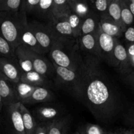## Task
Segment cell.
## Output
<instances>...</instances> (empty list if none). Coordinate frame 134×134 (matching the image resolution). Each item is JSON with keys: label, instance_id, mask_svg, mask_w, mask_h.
I'll list each match as a JSON object with an SVG mask.
<instances>
[{"label": "cell", "instance_id": "obj_1", "mask_svg": "<svg viewBox=\"0 0 134 134\" xmlns=\"http://www.w3.org/2000/svg\"><path fill=\"white\" fill-rule=\"evenodd\" d=\"M89 55L83 60L75 96L81 101L97 120L109 122L119 114L122 102L118 90L99 64Z\"/></svg>", "mask_w": 134, "mask_h": 134}, {"label": "cell", "instance_id": "obj_2", "mask_svg": "<svg viewBox=\"0 0 134 134\" xmlns=\"http://www.w3.org/2000/svg\"><path fill=\"white\" fill-rule=\"evenodd\" d=\"M75 42H63L56 41L54 43L49 55L53 64L68 69L78 71L83 63V58L78 51Z\"/></svg>", "mask_w": 134, "mask_h": 134}, {"label": "cell", "instance_id": "obj_3", "mask_svg": "<svg viewBox=\"0 0 134 134\" xmlns=\"http://www.w3.org/2000/svg\"><path fill=\"white\" fill-rule=\"evenodd\" d=\"M28 21L26 14L20 12L9 13L0 12V36L6 39L15 49L20 44L22 26Z\"/></svg>", "mask_w": 134, "mask_h": 134}, {"label": "cell", "instance_id": "obj_4", "mask_svg": "<svg viewBox=\"0 0 134 134\" xmlns=\"http://www.w3.org/2000/svg\"><path fill=\"white\" fill-rule=\"evenodd\" d=\"M20 105V102H18L3 107V124L7 134H26Z\"/></svg>", "mask_w": 134, "mask_h": 134}, {"label": "cell", "instance_id": "obj_5", "mask_svg": "<svg viewBox=\"0 0 134 134\" xmlns=\"http://www.w3.org/2000/svg\"><path fill=\"white\" fill-rule=\"evenodd\" d=\"M55 41L70 42L78 41L74 36L72 28L66 17L56 18L51 17L45 24Z\"/></svg>", "mask_w": 134, "mask_h": 134}, {"label": "cell", "instance_id": "obj_6", "mask_svg": "<svg viewBox=\"0 0 134 134\" xmlns=\"http://www.w3.org/2000/svg\"><path fill=\"white\" fill-rule=\"evenodd\" d=\"M55 68V79L60 87L65 88L70 92L76 95L80 80V71L68 69L53 64Z\"/></svg>", "mask_w": 134, "mask_h": 134}, {"label": "cell", "instance_id": "obj_7", "mask_svg": "<svg viewBox=\"0 0 134 134\" xmlns=\"http://www.w3.org/2000/svg\"><path fill=\"white\" fill-rule=\"evenodd\" d=\"M97 47L99 51V58L105 60L110 65H114L113 54L117 38L110 36L105 34L100 27L96 32Z\"/></svg>", "mask_w": 134, "mask_h": 134}, {"label": "cell", "instance_id": "obj_8", "mask_svg": "<svg viewBox=\"0 0 134 134\" xmlns=\"http://www.w3.org/2000/svg\"><path fill=\"white\" fill-rule=\"evenodd\" d=\"M28 22L45 54L49 53L55 40L45 24L36 20H28Z\"/></svg>", "mask_w": 134, "mask_h": 134}, {"label": "cell", "instance_id": "obj_9", "mask_svg": "<svg viewBox=\"0 0 134 134\" xmlns=\"http://www.w3.org/2000/svg\"><path fill=\"white\" fill-rule=\"evenodd\" d=\"M0 72L13 83L20 81L22 71L16 58L0 57Z\"/></svg>", "mask_w": 134, "mask_h": 134}, {"label": "cell", "instance_id": "obj_10", "mask_svg": "<svg viewBox=\"0 0 134 134\" xmlns=\"http://www.w3.org/2000/svg\"><path fill=\"white\" fill-rule=\"evenodd\" d=\"M113 66L119 67L120 70L122 73L127 75L133 71L130 65L126 48L116 39L114 54H113Z\"/></svg>", "mask_w": 134, "mask_h": 134}, {"label": "cell", "instance_id": "obj_11", "mask_svg": "<svg viewBox=\"0 0 134 134\" xmlns=\"http://www.w3.org/2000/svg\"><path fill=\"white\" fill-rule=\"evenodd\" d=\"M30 53L34 71L47 78L55 76V68L52 62H50L43 55L35 53L31 49Z\"/></svg>", "mask_w": 134, "mask_h": 134}, {"label": "cell", "instance_id": "obj_12", "mask_svg": "<svg viewBox=\"0 0 134 134\" xmlns=\"http://www.w3.org/2000/svg\"><path fill=\"white\" fill-rule=\"evenodd\" d=\"M20 44H23L28 47L35 53L41 55L45 54L43 48L38 42L32 30L29 26L28 21L24 22L22 26L20 36Z\"/></svg>", "mask_w": 134, "mask_h": 134}, {"label": "cell", "instance_id": "obj_13", "mask_svg": "<svg viewBox=\"0 0 134 134\" xmlns=\"http://www.w3.org/2000/svg\"><path fill=\"white\" fill-rule=\"evenodd\" d=\"M0 96L4 106L18 103L14 88V83L8 80L0 72Z\"/></svg>", "mask_w": 134, "mask_h": 134}, {"label": "cell", "instance_id": "obj_14", "mask_svg": "<svg viewBox=\"0 0 134 134\" xmlns=\"http://www.w3.org/2000/svg\"><path fill=\"white\" fill-rule=\"evenodd\" d=\"M100 27L105 34L114 38L120 37L123 33L121 27L117 24L108 13L100 15Z\"/></svg>", "mask_w": 134, "mask_h": 134}, {"label": "cell", "instance_id": "obj_15", "mask_svg": "<svg viewBox=\"0 0 134 134\" xmlns=\"http://www.w3.org/2000/svg\"><path fill=\"white\" fill-rule=\"evenodd\" d=\"M61 113L60 109L54 106L39 107L33 111L35 118L41 122H51L61 117Z\"/></svg>", "mask_w": 134, "mask_h": 134}, {"label": "cell", "instance_id": "obj_16", "mask_svg": "<svg viewBox=\"0 0 134 134\" xmlns=\"http://www.w3.org/2000/svg\"><path fill=\"white\" fill-rule=\"evenodd\" d=\"M55 96L54 93L47 87H37L32 95L21 103L25 105H33L35 103L48 102L54 100Z\"/></svg>", "mask_w": 134, "mask_h": 134}, {"label": "cell", "instance_id": "obj_17", "mask_svg": "<svg viewBox=\"0 0 134 134\" xmlns=\"http://www.w3.org/2000/svg\"><path fill=\"white\" fill-rule=\"evenodd\" d=\"M30 51V49L28 47L23 44H20L14 50L16 58L22 72L34 71Z\"/></svg>", "mask_w": 134, "mask_h": 134}, {"label": "cell", "instance_id": "obj_18", "mask_svg": "<svg viewBox=\"0 0 134 134\" xmlns=\"http://www.w3.org/2000/svg\"><path fill=\"white\" fill-rule=\"evenodd\" d=\"M20 81L35 87L48 88L49 86V78L39 74L35 71L30 72H22Z\"/></svg>", "mask_w": 134, "mask_h": 134}, {"label": "cell", "instance_id": "obj_19", "mask_svg": "<svg viewBox=\"0 0 134 134\" xmlns=\"http://www.w3.org/2000/svg\"><path fill=\"white\" fill-rule=\"evenodd\" d=\"M79 39L80 48L81 51L90 54V56L99 58L96 33L82 35Z\"/></svg>", "mask_w": 134, "mask_h": 134}, {"label": "cell", "instance_id": "obj_20", "mask_svg": "<svg viewBox=\"0 0 134 134\" xmlns=\"http://www.w3.org/2000/svg\"><path fill=\"white\" fill-rule=\"evenodd\" d=\"M99 21L100 16L91 10L90 13L83 20L81 36L95 34L99 27Z\"/></svg>", "mask_w": 134, "mask_h": 134}, {"label": "cell", "instance_id": "obj_21", "mask_svg": "<svg viewBox=\"0 0 134 134\" xmlns=\"http://www.w3.org/2000/svg\"><path fill=\"white\" fill-rule=\"evenodd\" d=\"M72 13L84 20L91 11L88 1L85 0H67Z\"/></svg>", "mask_w": 134, "mask_h": 134}, {"label": "cell", "instance_id": "obj_22", "mask_svg": "<svg viewBox=\"0 0 134 134\" xmlns=\"http://www.w3.org/2000/svg\"><path fill=\"white\" fill-rule=\"evenodd\" d=\"M20 109L22 115V121H23L26 134H34L38 124L35 122L34 116L30 113L26 106L21 103L20 105Z\"/></svg>", "mask_w": 134, "mask_h": 134}, {"label": "cell", "instance_id": "obj_23", "mask_svg": "<svg viewBox=\"0 0 134 134\" xmlns=\"http://www.w3.org/2000/svg\"><path fill=\"white\" fill-rule=\"evenodd\" d=\"M69 122L68 116H61L55 119L49 124L48 134H66Z\"/></svg>", "mask_w": 134, "mask_h": 134}, {"label": "cell", "instance_id": "obj_24", "mask_svg": "<svg viewBox=\"0 0 134 134\" xmlns=\"http://www.w3.org/2000/svg\"><path fill=\"white\" fill-rule=\"evenodd\" d=\"M51 13L56 18L66 17L72 13L67 0H53Z\"/></svg>", "mask_w": 134, "mask_h": 134}, {"label": "cell", "instance_id": "obj_25", "mask_svg": "<svg viewBox=\"0 0 134 134\" xmlns=\"http://www.w3.org/2000/svg\"><path fill=\"white\" fill-rule=\"evenodd\" d=\"M37 87L31 86L22 82L14 83V88L18 102H22L28 98Z\"/></svg>", "mask_w": 134, "mask_h": 134}, {"label": "cell", "instance_id": "obj_26", "mask_svg": "<svg viewBox=\"0 0 134 134\" xmlns=\"http://www.w3.org/2000/svg\"><path fill=\"white\" fill-rule=\"evenodd\" d=\"M120 3L121 6V18L123 25V31L124 33L127 27H130L134 22V16L125 0H120Z\"/></svg>", "mask_w": 134, "mask_h": 134}, {"label": "cell", "instance_id": "obj_27", "mask_svg": "<svg viewBox=\"0 0 134 134\" xmlns=\"http://www.w3.org/2000/svg\"><path fill=\"white\" fill-rule=\"evenodd\" d=\"M52 3L53 0H40L35 16L47 19V21H48L53 17L51 13Z\"/></svg>", "mask_w": 134, "mask_h": 134}, {"label": "cell", "instance_id": "obj_28", "mask_svg": "<svg viewBox=\"0 0 134 134\" xmlns=\"http://www.w3.org/2000/svg\"><path fill=\"white\" fill-rule=\"evenodd\" d=\"M67 20L72 28L74 38L78 40L81 37V26H82L84 20L81 19L80 17L73 13H71L67 16Z\"/></svg>", "mask_w": 134, "mask_h": 134}, {"label": "cell", "instance_id": "obj_29", "mask_svg": "<svg viewBox=\"0 0 134 134\" xmlns=\"http://www.w3.org/2000/svg\"><path fill=\"white\" fill-rule=\"evenodd\" d=\"M108 14L110 16L120 25L123 31V25H122V18H121V6L120 0H111L109 5Z\"/></svg>", "mask_w": 134, "mask_h": 134}, {"label": "cell", "instance_id": "obj_30", "mask_svg": "<svg viewBox=\"0 0 134 134\" xmlns=\"http://www.w3.org/2000/svg\"><path fill=\"white\" fill-rule=\"evenodd\" d=\"M22 0H0V12L18 13Z\"/></svg>", "mask_w": 134, "mask_h": 134}, {"label": "cell", "instance_id": "obj_31", "mask_svg": "<svg viewBox=\"0 0 134 134\" xmlns=\"http://www.w3.org/2000/svg\"><path fill=\"white\" fill-rule=\"evenodd\" d=\"M111 0H97V1H89L91 10H93L99 15L108 13L109 5Z\"/></svg>", "mask_w": 134, "mask_h": 134}, {"label": "cell", "instance_id": "obj_32", "mask_svg": "<svg viewBox=\"0 0 134 134\" xmlns=\"http://www.w3.org/2000/svg\"><path fill=\"white\" fill-rule=\"evenodd\" d=\"M40 0H22L19 12L28 15H35Z\"/></svg>", "mask_w": 134, "mask_h": 134}, {"label": "cell", "instance_id": "obj_33", "mask_svg": "<svg viewBox=\"0 0 134 134\" xmlns=\"http://www.w3.org/2000/svg\"><path fill=\"white\" fill-rule=\"evenodd\" d=\"M14 50L15 49L6 39L0 36V57L5 56L16 58Z\"/></svg>", "mask_w": 134, "mask_h": 134}, {"label": "cell", "instance_id": "obj_34", "mask_svg": "<svg viewBox=\"0 0 134 134\" xmlns=\"http://www.w3.org/2000/svg\"><path fill=\"white\" fill-rule=\"evenodd\" d=\"M84 130L86 134H106L107 133L99 125L91 123L85 124Z\"/></svg>", "mask_w": 134, "mask_h": 134}, {"label": "cell", "instance_id": "obj_35", "mask_svg": "<svg viewBox=\"0 0 134 134\" xmlns=\"http://www.w3.org/2000/svg\"><path fill=\"white\" fill-rule=\"evenodd\" d=\"M123 36L126 40L130 44L134 43V27L130 26L127 27L125 32L123 33Z\"/></svg>", "mask_w": 134, "mask_h": 134}, {"label": "cell", "instance_id": "obj_36", "mask_svg": "<svg viewBox=\"0 0 134 134\" xmlns=\"http://www.w3.org/2000/svg\"><path fill=\"white\" fill-rule=\"evenodd\" d=\"M50 122H42L37 124L34 134H48V126Z\"/></svg>", "mask_w": 134, "mask_h": 134}, {"label": "cell", "instance_id": "obj_37", "mask_svg": "<svg viewBox=\"0 0 134 134\" xmlns=\"http://www.w3.org/2000/svg\"><path fill=\"white\" fill-rule=\"evenodd\" d=\"M126 122L134 129V107L130 109L126 116Z\"/></svg>", "mask_w": 134, "mask_h": 134}, {"label": "cell", "instance_id": "obj_38", "mask_svg": "<svg viewBox=\"0 0 134 134\" xmlns=\"http://www.w3.org/2000/svg\"><path fill=\"white\" fill-rule=\"evenodd\" d=\"M124 79L127 85H128L134 90V71L129 74L126 75Z\"/></svg>", "mask_w": 134, "mask_h": 134}, {"label": "cell", "instance_id": "obj_39", "mask_svg": "<svg viewBox=\"0 0 134 134\" xmlns=\"http://www.w3.org/2000/svg\"><path fill=\"white\" fill-rule=\"evenodd\" d=\"M116 134H134V129H126L121 130L118 131Z\"/></svg>", "mask_w": 134, "mask_h": 134}, {"label": "cell", "instance_id": "obj_40", "mask_svg": "<svg viewBox=\"0 0 134 134\" xmlns=\"http://www.w3.org/2000/svg\"><path fill=\"white\" fill-rule=\"evenodd\" d=\"M125 1H126V4H127L129 9H130V11L131 12V13H132V14L134 16V3L131 2V0H125Z\"/></svg>", "mask_w": 134, "mask_h": 134}, {"label": "cell", "instance_id": "obj_41", "mask_svg": "<svg viewBox=\"0 0 134 134\" xmlns=\"http://www.w3.org/2000/svg\"><path fill=\"white\" fill-rule=\"evenodd\" d=\"M129 60H130V65H131V68H132L133 71H134V56L133 57L129 58Z\"/></svg>", "mask_w": 134, "mask_h": 134}, {"label": "cell", "instance_id": "obj_42", "mask_svg": "<svg viewBox=\"0 0 134 134\" xmlns=\"http://www.w3.org/2000/svg\"><path fill=\"white\" fill-rule=\"evenodd\" d=\"M3 107H4L3 102L2 98H1V96H0V113H1V111H2L3 108Z\"/></svg>", "mask_w": 134, "mask_h": 134}, {"label": "cell", "instance_id": "obj_43", "mask_svg": "<svg viewBox=\"0 0 134 134\" xmlns=\"http://www.w3.org/2000/svg\"><path fill=\"white\" fill-rule=\"evenodd\" d=\"M78 132H79V133H80V134H86V133H85V130H84V128H80V130H79Z\"/></svg>", "mask_w": 134, "mask_h": 134}, {"label": "cell", "instance_id": "obj_44", "mask_svg": "<svg viewBox=\"0 0 134 134\" xmlns=\"http://www.w3.org/2000/svg\"><path fill=\"white\" fill-rule=\"evenodd\" d=\"M106 134H116V133H113V132H107V133H106Z\"/></svg>", "mask_w": 134, "mask_h": 134}, {"label": "cell", "instance_id": "obj_45", "mask_svg": "<svg viewBox=\"0 0 134 134\" xmlns=\"http://www.w3.org/2000/svg\"><path fill=\"white\" fill-rule=\"evenodd\" d=\"M74 134H80V133H79V132H78V131H77V132H75V133H74Z\"/></svg>", "mask_w": 134, "mask_h": 134}, {"label": "cell", "instance_id": "obj_46", "mask_svg": "<svg viewBox=\"0 0 134 134\" xmlns=\"http://www.w3.org/2000/svg\"><path fill=\"white\" fill-rule=\"evenodd\" d=\"M131 2L133 3H134V0H131Z\"/></svg>", "mask_w": 134, "mask_h": 134}]
</instances>
